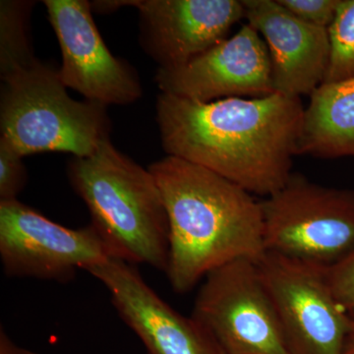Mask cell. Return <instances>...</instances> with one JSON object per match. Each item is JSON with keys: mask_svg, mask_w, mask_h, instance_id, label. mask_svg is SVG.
<instances>
[{"mask_svg": "<svg viewBox=\"0 0 354 354\" xmlns=\"http://www.w3.org/2000/svg\"><path fill=\"white\" fill-rule=\"evenodd\" d=\"M297 155L354 158V78L323 83L310 95Z\"/></svg>", "mask_w": 354, "mask_h": 354, "instance_id": "5bb4252c", "label": "cell"}, {"mask_svg": "<svg viewBox=\"0 0 354 354\" xmlns=\"http://www.w3.org/2000/svg\"><path fill=\"white\" fill-rule=\"evenodd\" d=\"M304 109L300 97L278 93L209 102L162 93L157 120L167 156L266 198L283 188L292 174Z\"/></svg>", "mask_w": 354, "mask_h": 354, "instance_id": "6da1fadb", "label": "cell"}, {"mask_svg": "<svg viewBox=\"0 0 354 354\" xmlns=\"http://www.w3.org/2000/svg\"><path fill=\"white\" fill-rule=\"evenodd\" d=\"M169 221L167 279L188 292L234 260L266 254L260 201L241 186L187 160L167 156L149 167Z\"/></svg>", "mask_w": 354, "mask_h": 354, "instance_id": "7a4b0ae2", "label": "cell"}, {"mask_svg": "<svg viewBox=\"0 0 354 354\" xmlns=\"http://www.w3.org/2000/svg\"><path fill=\"white\" fill-rule=\"evenodd\" d=\"M22 157L0 138V202L17 200L27 183V171Z\"/></svg>", "mask_w": 354, "mask_h": 354, "instance_id": "e0dca14e", "label": "cell"}, {"mask_svg": "<svg viewBox=\"0 0 354 354\" xmlns=\"http://www.w3.org/2000/svg\"><path fill=\"white\" fill-rule=\"evenodd\" d=\"M0 354H38L34 351H29L24 348L17 346L8 337L6 330H0Z\"/></svg>", "mask_w": 354, "mask_h": 354, "instance_id": "ffe728a7", "label": "cell"}, {"mask_svg": "<svg viewBox=\"0 0 354 354\" xmlns=\"http://www.w3.org/2000/svg\"><path fill=\"white\" fill-rule=\"evenodd\" d=\"M244 18L267 44L274 93L311 95L322 85L329 67L328 28L309 24L277 0H242Z\"/></svg>", "mask_w": 354, "mask_h": 354, "instance_id": "4fadbf2b", "label": "cell"}, {"mask_svg": "<svg viewBox=\"0 0 354 354\" xmlns=\"http://www.w3.org/2000/svg\"><path fill=\"white\" fill-rule=\"evenodd\" d=\"M342 354H354V333L349 337Z\"/></svg>", "mask_w": 354, "mask_h": 354, "instance_id": "44dd1931", "label": "cell"}, {"mask_svg": "<svg viewBox=\"0 0 354 354\" xmlns=\"http://www.w3.org/2000/svg\"><path fill=\"white\" fill-rule=\"evenodd\" d=\"M0 258L7 276L68 281L116 257L92 223L64 227L12 200L0 202Z\"/></svg>", "mask_w": 354, "mask_h": 354, "instance_id": "ba28073f", "label": "cell"}, {"mask_svg": "<svg viewBox=\"0 0 354 354\" xmlns=\"http://www.w3.org/2000/svg\"><path fill=\"white\" fill-rule=\"evenodd\" d=\"M329 32V67L324 83L354 78V0H341Z\"/></svg>", "mask_w": 354, "mask_h": 354, "instance_id": "2e32d148", "label": "cell"}, {"mask_svg": "<svg viewBox=\"0 0 354 354\" xmlns=\"http://www.w3.org/2000/svg\"><path fill=\"white\" fill-rule=\"evenodd\" d=\"M223 354H288L258 262L232 261L209 272L192 315Z\"/></svg>", "mask_w": 354, "mask_h": 354, "instance_id": "8992f818", "label": "cell"}, {"mask_svg": "<svg viewBox=\"0 0 354 354\" xmlns=\"http://www.w3.org/2000/svg\"><path fill=\"white\" fill-rule=\"evenodd\" d=\"M288 12L298 19L329 28L337 14L341 0H277Z\"/></svg>", "mask_w": 354, "mask_h": 354, "instance_id": "ac0fdd59", "label": "cell"}, {"mask_svg": "<svg viewBox=\"0 0 354 354\" xmlns=\"http://www.w3.org/2000/svg\"><path fill=\"white\" fill-rule=\"evenodd\" d=\"M70 181L87 205L92 225L118 259L167 271L169 221L157 181L114 148L109 138L69 164Z\"/></svg>", "mask_w": 354, "mask_h": 354, "instance_id": "3957f363", "label": "cell"}, {"mask_svg": "<svg viewBox=\"0 0 354 354\" xmlns=\"http://www.w3.org/2000/svg\"><path fill=\"white\" fill-rule=\"evenodd\" d=\"M258 265L288 354H342L354 317L335 299L327 271L272 252Z\"/></svg>", "mask_w": 354, "mask_h": 354, "instance_id": "52a82bcc", "label": "cell"}, {"mask_svg": "<svg viewBox=\"0 0 354 354\" xmlns=\"http://www.w3.org/2000/svg\"><path fill=\"white\" fill-rule=\"evenodd\" d=\"M32 2H0V74L2 81L30 68L38 60L28 36V18Z\"/></svg>", "mask_w": 354, "mask_h": 354, "instance_id": "9a60e30c", "label": "cell"}, {"mask_svg": "<svg viewBox=\"0 0 354 354\" xmlns=\"http://www.w3.org/2000/svg\"><path fill=\"white\" fill-rule=\"evenodd\" d=\"M95 7L131 6L143 22L144 44L160 68L187 64L227 39L244 18L242 0H130L97 1Z\"/></svg>", "mask_w": 354, "mask_h": 354, "instance_id": "8fae6325", "label": "cell"}, {"mask_svg": "<svg viewBox=\"0 0 354 354\" xmlns=\"http://www.w3.org/2000/svg\"><path fill=\"white\" fill-rule=\"evenodd\" d=\"M335 299L354 317V254L348 260L327 271Z\"/></svg>", "mask_w": 354, "mask_h": 354, "instance_id": "d6986e66", "label": "cell"}, {"mask_svg": "<svg viewBox=\"0 0 354 354\" xmlns=\"http://www.w3.org/2000/svg\"><path fill=\"white\" fill-rule=\"evenodd\" d=\"M156 82L162 94L200 102L274 94L267 44L249 24L187 64L158 68Z\"/></svg>", "mask_w": 354, "mask_h": 354, "instance_id": "30bf717a", "label": "cell"}, {"mask_svg": "<svg viewBox=\"0 0 354 354\" xmlns=\"http://www.w3.org/2000/svg\"><path fill=\"white\" fill-rule=\"evenodd\" d=\"M3 83L0 138L21 157L62 152L85 158L109 138L106 106L72 99L50 65L38 60Z\"/></svg>", "mask_w": 354, "mask_h": 354, "instance_id": "277c9868", "label": "cell"}, {"mask_svg": "<svg viewBox=\"0 0 354 354\" xmlns=\"http://www.w3.org/2000/svg\"><path fill=\"white\" fill-rule=\"evenodd\" d=\"M266 252L329 271L354 254V190L291 174L260 201Z\"/></svg>", "mask_w": 354, "mask_h": 354, "instance_id": "5b68a950", "label": "cell"}, {"mask_svg": "<svg viewBox=\"0 0 354 354\" xmlns=\"http://www.w3.org/2000/svg\"><path fill=\"white\" fill-rule=\"evenodd\" d=\"M62 53L60 79L87 99L106 106L128 104L142 95L138 77L111 55L85 0H44Z\"/></svg>", "mask_w": 354, "mask_h": 354, "instance_id": "9c48e42d", "label": "cell"}, {"mask_svg": "<svg viewBox=\"0 0 354 354\" xmlns=\"http://www.w3.org/2000/svg\"><path fill=\"white\" fill-rule=\"evenodd\" d=\"M87 272L106 286L118 315L148 354H223L192 317L181 315L158 297L134 265L111 258Z\"/></svg>", "mask_w": 354, "mask_h": 354, "instance_id": "7c38bea8", "label": "cell"}]
</instances>
